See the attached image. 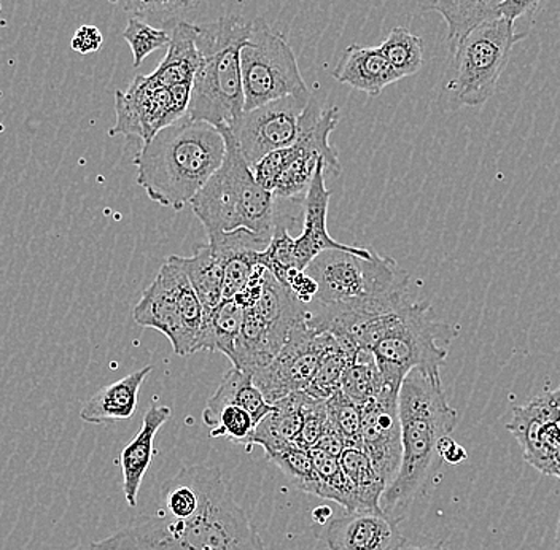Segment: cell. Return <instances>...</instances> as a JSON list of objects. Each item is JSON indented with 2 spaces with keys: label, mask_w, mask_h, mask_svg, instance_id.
Returning <instances> with one entry per match:
<instances>
[{
  "label": "cell",
  "mask_w": 560,
  "mask_h": 550,
  "mask_svg": "<svg viewBox=\"0 0 560 550\" xmlns=\"http://www.w3.org/2000/svg\"><path fill=\"white\" fill-rule=\"evenodd\" d=\"M293 244H295V237L290 236L285 226L276 224L271 242L265 250L258 254V262L262 268L271 272L285 286L290 274L298 271Z\"/></svg>",
  "instance_id": "35"
},
{
  "label": "cell",
  "mask_w": 560,
  "mask_h": 550,
  "mask_svg": "<svg viewBox=\"0 0 560 550\" xmlns=\"http://www.w3.org/2000/svg\"><path fill=\"white\" fill-rule=\"evenodd\" d=\"M310 395L306 391H295L272 405L271 411L255 426L250 446H261L262 450L295 443L301 426H303V408Z\"/></svg>",
  "instance_id": "24"
},
{
  "label": "cell",
  "mask_w": 560,
  "mask_h": 550,
  "mask_svg": "<svg viewBox=\"0 0 560 550\" xmlns=\"http://www.w3.org/2000/svg\"><path fill=\"white\" fill-rule=\"evenodd\" d=\"M328 419L341 434L346 447L362 448V412L341 390L327 399Z\"/></svg>",
  "instance_id": "38"
},
{
  "label": "cell",
  "mask_w": 560,
  "mask_h": 550,
  "mask_svg": "<svg viewBox=\"0 0 560 550\" xmlns=\"http://www.w3.org/2000/svg\"><path fill=\"white\" fill-rule=\"evenodd\" d=\"M90 550H266L250 517L234 500L222 469L212 466L205 501L190 518L140 517Z\"/></svg>",
  "instance_id": "1"
},
{
  "label": "cell",
  "mask_w": 560,
  "mask_h": 550,
  "mask_svg": "<svg viewBox=\"0 0 560 550\" xmlns=\"http://www.w3.org/2000/svg\"><path fill=\"white\" fill-rule=\"evenodd\" d=\"M131 17L153 21L163 30L173 26L198 9L201 0H108Z\"/></svg>",
  "instance_id": "32"
},
{
  "label": "cell",
  "mask_w": 560,
  "mask_h": 550,
  "mask_svg": "<svg viewBox=\"0 0 560 550\" xmlns=\"http://www.w3.org/2000/svg\"><path fill=\"white\" fill-rule=\"evenodd\" d=\"M115 114L117 122L108 134L140 140L142 145L155 138L158 131L177 121L171 86L152 75H138L128 90L115 91Z\"/></svg>",
  "instance_id": "13"
},
{
  "label": "cell",
  "mask_w": 560,
  "mask_h": 550,
  "mask_svg": "<svg viewBox=\"0 0 560 550\" xmlns=\"http://www.w3.org/2000/svg\"><path fill=\"white\" fill-rule=\"evenodd\" d=\"M552 398H555L556 405H558L559 411H560V387L558 390L551 391Z\"/></svg>",
  "instance_id": "50"
},
{
  "label": "cell",
  "mask_w": 560,
  "mask_h": 550,
  "mask_svg": "<svg viewBox=\"0 0 560 550\" xmlns=\"http://www.w3.org/2000/svg\"><path fill=\"white\" fill-rule=\"evenodd\" d=\"M265 455L271 464L278 466L280 471L287 476V479L293 482L298 490L318 496V493H320V479H318L317 472H315L310 450L292 443L265 452Z\"/></svg>",
  "instance_id": "31"
},
{
  "label": "cell",
  "mask_w": 560,
  "mask_h": 550,
  "mask_svg": "<svg viewBox=\"0 0 560 550\" xmlns=\"http://www.w3.org/2000/svg\"><path fill=\"white\" fill-rule=\"evenodd\" d=\"M400 520L383 510L346 513L330 520L325 539L330 550H397L406 542Z\"/></svg>",
  "instance_id": "18"
},
{
  "label": "cell",
  "mask_w": 560,
  "mask_h": 550,
  "mask_svg": "<svg viewBox=\"0 0 560 550\" xmlns=\"http://www.w3.org/2000/svg\"><path fill=\"white\" fill-rule=\"evenodd\" d=\"M385 387L387 384L377 367L373 352H360L355 362L350 363L342 374L341 391L359 408L376 398Z\"/></svg>",
  "instance_id": "30"
},
{
  "label": "cell",
  "mask_w": 560,
  "mask_h": 550,
  "mask_svg": "<svg viewBox=\"0 0 560 550\" xmlns=\"http://www.w3.org/2000/svg\"><path fill=\"white\" fill-rule=\"evenodd\" d=\"M332 77L341 85L362 91L371 97L380 96L385 87L401 80L380 47L363 45H350L346 48L338 66L332 70Z\"/></svg>",
  "instance_id": "20"
},
{
  "label": "cell",
  "mask_w": 560,
  "mask_h": 550,
  "mask_svg": "<svg viewBox=\"0 0 560 550\" xmlns=\"http://www.w3.org/2000/svg\"><path fill=\"white\" fill-rule=\"evenodd\" d=\"M177 268L166 259L152 285L136 304L135 320L143 328H153L170 339L175 355L188 356L187 335L182 324L177 301Z\"/></svg>",
  "instance_id": "17"
},
{
  "label": "cell",
  "mask_w": 560,
  "mask_h": 550,
  "mask_svg": "<svg viewBox=\"0 0 560 550\" xmlns=\"http://www.w3.org/2000/svg\"><path fill=\"white\" fill-rule=\"evenodd\" d=\"M380 50L400 79L416 75L422 69L423 40L406 27H394Z\"/></svg>",
  "instance_id": "33"
},
{
  "label": "cell",
  "mask_w": 560,
  "mask_h": 550,
  "mask_svg": "<svg viewBox=\"0 0 560 550\" xmlns=\"http://www.w3.org/2000/svg\"><path fill=\"white\" fill-rule=\"evenodd\" d=\"M556 550H560V516L558 524V534H556Z\"/></svg>",
  "instance_id": "51"
},
{
  "label": "cell",
  "mask_w": 560,
  "mask_h": 550,
  "mask_svg": "<svg viewBox=\"0 0 560 550\" xmlns=\"http://www.w3.org/2000/svg\"><path fill=\"white\" fill-rule=\"evenodd\" d=\"M103 45V33L96 26H90V24L79 27L73 34L72 40H70L72 50L80 52V55H91V52L100 51Z\"/></svg>",
  "instance_id": "43"
},
{
  "label": "cell",
  "mask_w": 560,
  "mask_h": 550,
  "mask_svg": "<svg viewBox=\"0 0 560 550\" xmlns=\"http://www.w3.org/2000/svg\"><path fill=\"white\" fill-rule=\"evenodd\" d=\"M152 371V366L142 367L97 391L80 412L83 422L104 425L115 420L131 419L138 409L140 387Z\"/></svg>",
  "instance_id": "21"
},
{
  "label": "cell",
  "mask_w": 560,
  "mask_h": 550,
  "mask_svg": "<svg viewBox=\"0 0 560 550\" xmlns=\"http://www.w3.org/2000/svg\"><path fill=\"white\" fill-rule=\"evenodd\" d=\"M0 12H2V5H0Z\"/></svg>",
  "instance_id": "52"
},
{
  "label": "cell",
  "mask_w": 560,
  "mask_h": 550,
  "mask_svg": "<svg viewBox=\"0 0 560 550\" xmlns=\"http://www.w3.org/2000/svg\"><path fill=\"white\" fill-rule=\"evenodd\" d=\"M398 411L401 468L381 499V507L388 514L408 507L415 500L438 457V443L451 436L458 423V412L444 394L440 370H412L402 381Z\"/></svg>",
  "instance_id": "4"
},
{
  "label": "cell",
  "mask_w": 560,
  "mask_h": 550,
  "mask_svg": "<svg viewBox=\"0 0 560 550\" xmlns=\"http://www.w3.org/2000/svg\"><path fill=\"white\" fill-rule=\"evenodd\" d=\"M332 516V511L330 506H320L315 507L313 511L314 522H317L318 525H325L328 520H330Z\"/></svg>",
  "instance_id": "47"
},
{
  "label": "cell",
  "mask_w": 560,
  "mask_h": 550,
  "mask_svg": "<svg viewBox=\"0 0 560 550\" xmlns=\"http://www.w3.org/2000/svg\"><path fill=\"white\" fill-rule=\"evenodd\" d=\"M230 405H236L245 409L250 413L257 425L272 409V405L266 401L250 374L244 373L237 367H231L228 371L222 382H220L215 395L209 399L208 406L202 412V420H205L206 425L209 426L212 420L215 419L217 413Z\"/></svg>",
  "instance_id": "25"
},
{
  "label": "cell",
  "mask_w": 560,
  "mask_h": 550,
  "mask_svg": "<svg viewBox=\"0 0 560 550\" xmlns=\"http://www.w3.org/2000/svg\"><path fill=\"white\" fill-rule=\"evenodd\" d=\"M506 429L516 437L524 460L546 476L560 452V411L551 391L514 408Z\"/></svg>",
  "instance_id": "15"
},
{
  "label": "cell",
  "mask_w": 560,
  "mask_h": 550,
  "mask_svg": "<svg viewBox=\"0 0 560 550\" xmlns=\"http://www.w3.org/2000/svg\"><path fill=\"white\" fill-rule=\"evenodd\" d=\"M260 251L243 250L228 255L225 261V274H223V300H234L247 283L250 282L258 262Z\"/></svg>",
  "instance_id": "40"
},
{
  "label": "cell",
  "mask_w": 560,
  "mask_h": 550,
  "mask_svg": "<svg viewBox=\"0 0 560 550\" xmlns=\"http://www.w3.org/2000/svg\"><path fill=\"white\" fill-rule=\"evenodd\" d=\"M525 37L527 33H517L505 17L493 16L455 40L443 80V96L451 108H479L488 103L505 72L514 45Z\"/></svg>",
  "instance_id": "8"
},
{
  "label": "cell",
  "mask_w": 560,
  "mask_h": 550,
  "mask_svg": "<svg viewBox=\"0 0 560 550\" xmlns=\"http://www.w3.org/2000/svg\"><path fill=\"white\" fill-rule=\"evenodd\" d=\"M280 341L287 342L290 332L301 321L307 320L306 304L301 303L289 286L282 285L271 272L266 271L260 300L252 307Z\"/></svg>",
  "instance_id": "22"
},
{
  "label": "cell",
  "mask_w": 560,
  "mask_h": 550,
  "mask_svg": "<svg viewBox=\"0 0 560 550\" xmlns=\"http://www.w3.org/2000/svg\"><path fill=\"white\" fill-rule=\"evenodd\" d=\"M339 464L355 493L360 511L383 510L381 499L387 485L377 475L365 452L362 448L346 447L339 457Z\"/></svg>",
  "instance_id": "29"
},
{
  "label": "cell",
  "mask_w": 560,
  "mask_h": 550,
  "mask_svg": "<svg viewBox=\"0 0 560 550\" xmlns=\"http://www.w3.org/2000/svg\"><path fill=\"white\" fill-rule=\"evenodd\" d=\"M166 31L171 34L166 56L150 75L166 86L192 85L201 61L196 47V24L178 21Z\"/></svg>",
  "instance_id": "23"
},
{
  "label": "cell",
  "mask_w": 560,
  "mask_h": 550,
  "mask_svg": "<svg viewBox=\"0 0 560 550\" xmlns=\"http://www.w3.org/2000/svg\"><path fill=\"white\" fill-rule=\"evenodd\" d=\"M339 347L328 332H318L301 321L290 332L285 346L268 366L252 376L269 405L295 391H306L315 376L322 356Z\"/></svg>",
  "instance_id": "11"
},
{
  "label": "cell",
  "mask_w": 560,
  "mask_h": 550,
  "mask_svg": "<svg viewBox=\"0 0 560 550\" xmlns=\"http://www.w3.org/2000/svg\"><path fill=\"white\" fill-rule=\"evenodd\" d=\"M244 317L245 311L234 300H223L212 312L217 352H222L231 363L236 359V341Z\"/></svg>",
  "instance_id": "34"
},
{
  "label": "cell",
  "mask_w": 560,
  "mask_h": 550,
  "mask_svg": "<svg viewBox=\"0 0 560 550\" xmlns=\"http://www.w3.org/2000/svg\"><path fill=\"white\" fill-rule=\"evenodd\" d=\"M455 329L432 317L429 303L409 301L400 309L370 318L350 329L360 352H373L388 387L400 390L412 370H440Z\"/></svg>",
  "instance_id": "5"
},
{
  "label": "cell",
  "mask_w": 560,
  "mask_h": 550,
  "mask_svg": "<svg viewBox=\"0 0 560 550\" xmlns=\"http://www.w3.org/2000/svg\"><path fill=\"white\" fill-rule=\"evenodd\" d=\"M311 100L313 93L295 94L241 115L230 129L248 166L254 167L261 157L295 143L301 117Z\"/></svg>",
  "instance_id": "12"
},
{
  "label": "cell",
  "mask_w": 560,
  "mask_h": 550,
  "mask_svg": "<svg viewBox=\"0 0 560 550\" xmlns=\"http://www.w3.org/2000/svg\"><path fill=\"white\" fill-rule=\"evenodd\" d=\"M122 38L131 48L135 68H139L145 61L147 56L170 45L171 34L170 31L152 26L139 17H129L128 24L122 31Z\"/></svg>",
  "instance_id": "37"
},
{
  "label": "cell",
  "mask_w": 560,
  "mask_h": 550,
  "mask_svg": "<svg viewBox=\"0 0 560 550\" xmlns=\"http://www.w3.org/2000/svg\"><path fill=\"white\" fill-rule=\"evenodd\" d=\"M327 426V399H315L310 396L303 408V426H301L300 434H298L296 446L311 450V448L317 446Z\"/></svg>",
  "instance_id": "41"
},
{
  "label": "cell",
  "mask_w": 560,
  "mask_h": 550,
  "mask_svg": "<svg viewBox=\"0 0 560 550\" xmlns=\"http://www.w3.org/2000/svg\"><path fill=\"white\" fill-rule=\"evenodd\" d=\"M338 122V107L322 108L315 97L311 100L301 117L300 134L295 143L287 147L289 166L276 185V199L304 202L320 161L327 166V174H341L338 153L330 143L331 132Z\"/></svg>",
  "instance_id": "10"
},
{
  "label": "cell",
  "mask_w": 560,
  "mask_h": 550,
  "mask_svg": "<svg viewBox=\"0 0 560 550\" xmlns=\"http://www.w3.org/2000/svg\"><path fill=\"white\" fill-rule=\"evenodd\" d=\"M317 448L320 450L328 452L332 457H341L342 452L346 450V443L342 440L339 431L331 425L330 419H328V426L325 433L322 434L320 441H318Z\"/></svg>",
  "instance_id": "46"
},
{
  "label": "cell",
  "mask_w": 560,
  "mask_h": 550,
  "mask_svg": "<svg viewBox=\"0 0 560 550\" xmlns=\"http://www.w3.org/2000/svg\"><path fill=\"white\" fill-rule=\"evenodd\" d=\"M546 476H548V478L560 479V452L559 454L555 455V458H552L551 465H549Z\"/></svg>",
  "instance_id": "49"
},
{
  "label": "cell",
  "mask_w": 560,
  "mask_h": 550,
  "mask_svg": "<svg viewBox=\"0 0 560 550\" xmlns=\"http://www.w3.org/2000/svg\"><path fill=\"white\" fill-rule=\"evenodd\" d=\"M225 153L220 129L187 115L143 143L135 160L138 184L150 201L180 212L219 171Z\"/></svg>",
  "instance_id": "3"
},
{
  "label": "cell",
  "mask_w": 560,
  "mask_h": 550,
  "mask_svg": "<svg viewBox=\"0 0 560 550\" xmlns=\"http://www.w3.org/2000/svg\"><path fill=\"white\" fill-rule=\"evenodd\" d=\"M287 286L295 293L298 300L301 303L310 306L313 303L315 294H317L318 285L317 282L307 274L306 271H295L292 272L289 277V282H287Z\"/></svg>",
  "instance_id": "44"
},
{
  "label": "cell",
  "mask_w": 560,
  "mask_h": 550,
  "mask_svg": "<svg viewBox=\"0 0 560 550\" xmlns=\"http://www.w3.org/2000/svg\"><path fill=\"white\" fill-rule=\"evenodd\" d=\"M542 0H503L497 15L505 17L510 23L516 24L521 17H534L541 9Z\"/></svg>",
  "instance_id": "42"
},
{
  "label": "cell",
  "mask_w": 560,
  "mask_h": 550,
  "mask_svg": "<svg viewBox=\"0 0 560 550\" xmlns=\"http://www.w3.org/2000/svg\"><path fill=\"white\" fill-rule=\"evenodd\" d=\"M219 129L225 139V160L192 198V212L205 226L208 237L248 230L272 239L276 230L275 195L258 184L231 129Z\"/></svg>",
  "instance_id": "7"
},
{
  "label": "cell",
  "mask_w": 560,
  "mask_h": 550,
  "mask_svg": "<svg viewBox=\"0 0 560 550\" xmlns=\"http://www.w3.org/2000/svg\"><path fill=\"white\" fill-rule=\"evenodd\" d=\"M241 72L245 110L311 93L285 35L272 30L262 17L250 21L247 40L241 50Z\"/></svg>",
  "instance_id": "9"
},
{
  "label": "cell",
  "mask_w": 560,
  "mask_h": 550,
  "mask_svg": "<svg viewBox=\"0 0 560 550\" xmlns=\"http://www.w3.org/2000/svg\"><path fill=\"white\" fill-rule=\"evenodd\" d=\"M317 282L315 317L328 331H348L352 325L400 309L411 300L409 276L394 258L373 250L360 257L349 250H327L307 266Z\"/></svg>",
  "instance_id": "2"
},
{
  "label": "cell",
  "mask_w": 560,
  "mask_h": 550,
  "mask_svg": "<svg viewBox=\"0 0 560 550\" xmlns=\"http://www.w3.org/2000/svg\"><path fill=\"white\" fill-rule=\"evenodd\" d=\"M436 452L441 460L454 466L464 464L468 458L467 450H465L460 444L455 443L451 436L443 437V440L438 443Z\"/></svg>",
  "instance_id": "45"
},
{
  "label": "cell",
  "mask_w": 560,
  "mask_h": 550,
  "mask_svg": "<svg viewBox=\"0 0 560 550\" xmlns=\"http://www.w3.org/2000/svg\"><path fill=\"white\" fill-rule=\"evenodd\" d=\"M398 395L400 390L387 385L376 398L360 408L363 452L387 487L397 479L402 460Z\"/></svg>",
  "instance_id": "14"
},
{
  "label": "cell",
  "mask_w": 560,
  "mask_h": 550,
  "mask_svg": "<svg viewBox=\"0 0 560 550\" xmlns=\"http://www.w3.org/2000/svg\"><path fill=\"white\" fill-rule=\"evenodd\" d=\"M250 21L236 15L196 24L199 69L191 85L188 117L231 128L245 112L241 50Z\"/></svg>",
  "instance_id": "6"
},
{
  "label": "cell",
  "mask_w": 560,
  "mask_h": 550,
  "mask_svg": "<svg viewBox=\"0 0 560 550\" xmlns=\"http://www.w3.org/2000/svg\"><path fill=\"white\" fill-rule=\"evenodd\" d=\"M349 364V359L342 352L341 347L328 350L322 356L320 364L315 371V376L310 387H307L306 394L315 399L331 398L336 391L341 390L342 374H345Z\"/></svg>",
  "instance_id": "39"
},
{
  "label": "cell",
  "mask_w": 560,
  "mask_h": 550,
  "mask_svg": "<svg viewBox=\"0 0 560 550\" xmlns=\"http://www.w3.org/2000/svg\"><path fill=\"white\" fill-rule=\"evenodd\" d=\"M285 342L272 335L254 309L245 311L243 328L236 341V359L233 366L254 376L278 356Z\"/></svg>",
  "instance_id": "27"
},
{
  "label": "cell",
  "mask_w": 560,
  "mask_h": 550,
  "mask_svg": "<svg viewBox=\"0 0 560 550\" xmlns=\"http://www.w3.org/2000/svg\"><path fill=\"white\" fill-rule=\"evenodd\" d=\"M397 550H447L444 548V545H429V546H412L408 545V541L405 545H401Z\"/></svg>",
  "instance_id": "48"
},
{
  "label": "cell",
  "mask_w": 560,
  "mask_h": 550,
  "mask_svg": "<svg viewBox=\"0 0 560 550\" xmlns=\"http://www.w3.org/2000/svg\"><path fill=\"white\" fill-rule=\"evenodd\" d=\"M327 166L324 161L317 164L313 184L304 198V224L303 233L295 237L293 251H295V265L298 271H306L307 266L315 257L327 250H349L360 257H371L373 250L365 247H352L332 239L327 227L328 204H330L331 191L327 188Z\"/></svg>",
  "instance_id": "16"
},
{
  "label": "cell",
  "mask_w": 560,
  "mask_h": 550,
  "mask_svg": "<svg viewBox=\"0 0 560 550\" xmlns=\"http://www.w3.org/2000/svg\"><path fill=\"white\" fill-rule=\"evenodd\" d=\"M171 416H173V409L170 406L153 405L143 416L139 433L132 437L128 446L122 448L120 455L122 493L128 506L136 507L138 504L140 485L155 455L156 433L171 419Z\"/></svg>",
  "instance_id": "19"
},
{
  "label": "cell",
  "mask_w": 560,
  "mask_h": 550,
  "mask_svg": "<svg viewBox=\"0 0 560 550\" xmlns=\"http://www.w3.org/2000/svg\"><path fill=\"white\" fill-rule=\"evenodd\" d=\"M182 271L187 274L206 314L212 315L213 309L223 301V274L225 262L212 250L209 244L196 247L192 257H171Z\"/></svg>",
  "instance_id": "26"
},
{
  "label": "cell",
  "mask_w": 560,
  "mask_h": 550,
  "mask_svg": "<svg viewBox=\"0 0 560 550\" xmlns=\"http://www.w3.org/2000/svg\"><path fill=\"white\" fill-rule=\"evenodd\" d=\"M257 423L250 413L236 405L225 406L209 425L210 437H225L234 444H241L245 450L252 452V436H254Z\"/></svg>",
  "instance_id": "36"
},
{
  "label": "cell",
  "mask_w": 560,
  "mask_h": 550,
  "mask_svg": "<svg viewBox=\"0 0 560 550\" xmlns=\"http://www.w3.org/2000/svg\"><path fill=\"white\" fill-rule=\"evenodd\" d=\"M503 0H416L422 12H435L447 26V42L454 44L468 31L497 15Z\"/></svg>",
  "instance_id": "28"
}]
</instances>
